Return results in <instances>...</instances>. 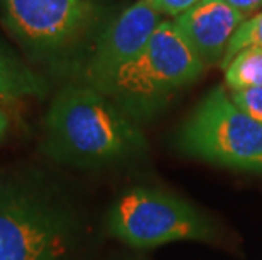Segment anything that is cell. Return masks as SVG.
Here are the masks:
<instances>
[{
	"label": "cell",
	"mask_w": 262,
	"mask_h": 260,
	"mask_svg": "<svg viewBox=\"0 0 262 260\" xmlns=\"http://www.w3.org/2000/svg\"><path fill=\"white\" fill-rule=\"evenodd\" d=\"M233 103L262 125V88L230 91Z\"/></svg>",
	"instance_id": "12"
},
{
	"label": "cell",
	"mask_w": 262,
	"mask_h": 260,
	"mask_svg": "<svg viewBox=\"0 0 262 260\" xmlns=\"http://www.w3.org/2000/svg\"><path fill=\"white\" fill-rule=\"evenodd\" d=\"M44 152L59 164L100 169L146 151L141 127L112 98L85 83L54 95L42 120Z\"/></svg>",
	"instance_id": "1"
},
{
	"label": "cell",
	"mask_w": 262,
	"mask_h": 260,
	"mask_svg": "<svg viewBox=\"0 0 262 260\" xmlns=\"http://www.w3.org/2000/svg\"><path fill=\"white\" fill-rule=\"evenodd\" d=\"M48 81L0 39V107L48 95Z\"/></svg>",
	"instance_id": "9"
},
{
	"label": "cell",
	"mask_w": 262,
	"mask_h": 260,
	"mask_svg": "<svg viewBox=\"0 0 262 260\" xmlns=\"http://www.w3.org/2000/svg\"><path fill=\"white\" fill-rule=\"evenodd\" d=\"M245 19L225 0H203L171 20L205 66H211L222 63L233 34Z\"/></svg>",
	"instance_id": "8"
},
{
	"label": "cell",
	"mask_w": 262,
	"mask_h": 260,
	"mask_svg": "<svg viewBox=\"0 0 262 260\" xmlns=\"http://www.w3.org/2000/svg\"><path fill=\"white\" fill-rule=\"evenodd\" d=\"M156 12L168 17H178V15L188 12L194 5H198L203 0H147Z\"/></svg>",
	"instance_id": "13"
},
{
	"label": "cell",
	"mask_w": 262,
	"mask_h": 260,
	"mask_svg": "<svg viewBox=\"0 0 262 260\" xmlns=\"http://www.w3.org/2000/svg\"><path fill=\"white\" fill-rule=\"evenodd\" d=\"M9 129H10V119H9L7 112L4 110V107H0V140L5 139Z\"/></svg>",
	"instance_id": "15"
},
{
	"label": "cell",
	"mask_w": 262,
	"mask_h": 260,
	"mask_svg": "<svg viewBox=\"0 0 262 260\" xmlns=\"http://www.w3.org/2000/svg\"><path fill=\"white\" fill-rule=\"evenodd\" d=\"M161 22V14L147 0H137L122 10L95 39L83 64V83L98 90L146 48Z\"/></svg>",
	"instance_id": "7"
},
{
	"label": "cell",
	"mask_w": 262,
	"mask_h": 260,
	"mask_svg": "<svg viewBox=\"0 0 262 260\" xmlns=\"http://www.w3.org/2000/svg\"><path fill=\"white\" fill-rule=\"evenodd\" d=\"M228 5H232L233 9L244 14L245 17L257 14L262 10V0H225Z\"/></svg>",
	"instance_id": "14"
},
{
	"label": "cell",
	"mask_w": 262,
	"mask_h": 260,
	"mask_svg": "<svg viewBox=\"0 0 262 260\" xmlns=\"http://www.w3.org/2000/svg\"><path fill=\"white\" fill-rule=\"evenodd\" d=\"M225 85L230 91L262 88V48H245L227 64Z\"/></svg>",
	"instance_id": "10"
},
{
	"label": "cell",
	"mask_w": 262,
	"mask_h": 260,
	"mask_svg": "<svg viewBox=\"0 0 262 260\" xmlns=\"http://www.w3.org/2000/svg\"><path fill=\"white\" fill-rule=\"evenodd\" d=\"M81 221L46 176L0 173V260H75Z\"/></svg>",
	"instance_id": "2"
},
{
	"label": "cell",
	"mask_w": 262,
	"mask_h": 260,
	"mask_svg": "<svg viewBox=\"0 0 262 260\" xmlns=\"http://www.w3.org/2000/svg\"><path fill=\"white\" fill-rule=\"evenodd\" d=\"M245 48H262V10L245 19L235 31L220 63L222 68L225 69L227 64Z\"/></svg>",
	"instance_id": "11"
},
{
	"label": "cell",
	"mask_w": 262,
	"mask_h": 260,
	"mask_svg": "<svg viewBox=\"0 0 262 260\" xmlns=\"http://www.w3.org/2000/svg\"><path fill=\"white\" fill-rule=\"evenodd\" d=\"M181 152L224 168L262 174V125L216 86L183 124Z\"/></svg>",
	"instance_id": "5"
},
{
	"label": "cell",
	"mask_w": 262,
	"mask_h": 260,
	"mask_svg": "<svg viewBox=\"0 0 262 260\" xmlns=\"http://www.w3.org/2000/svg\"><path fill=\"white\" fill-rule=\"evenodd\" d=\"M107 226L114 239L134 248H156L180 240L208 242L215 237L211 221L193 204L144 186L125 191L114 203Z\"/></svg>",
	"instance_id": "6"
},
{
	"label": "cell",
	"mask_w": 262,
	"mask_h": 260,
	"mask_svg": "<svg viewBox=\"0 0 262 260\" xmlns=\"http://www.w3.org/2000/svg\"><path fill=\"white\" fill-rule=\"evenodd\" d=\"M97 0H0V20L26 58L61 66L92 51L100 31Z\"/></svg>",
	"instance_id": "4"
},
{
	"label": "cell",
	"mask_w": 262,
	"mask_h": 260,
	"mask_svg": "<svg viewBox=\"0 0 262 260\" xmlns=\"http://www.w3.org/2000/svg\"><path fill=\"white\" fill-rule=\"evenodd\" d=\"M205 68L172 20H163L146 48L98 90L141 124L196 81Z\"/></svg>",
	"instance_id": "3"
}]
</instances>
